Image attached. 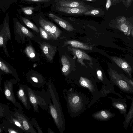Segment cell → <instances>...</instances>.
Returning a JSON list of instances; mask_svg holds the SVG:
<instances>
[{
  "label": "cell",
  "mask_w": 133,
  "mask_h": 133,
  "mask_svg": "<svg viewBox=\"0 0 133 133\" xmlns=\"http://www.w3.org/2000/svg\"><path fill=\"white\" fill-rule=\"evenodd\" d=\"M51 25L50 36L52 39L57 40L60 36L62 33V31L52 22H51Z\"/></svg>",
  "instance_id": "24"
},
{
  "label": "cell",
  "mask_w": 133,
  "mask_h": 133,
  "mask_svg": "<svg viewBox=\"0 0 133 133\" xmlns=\"http://www.w3.org/2000/svg\"><path fill=\"white\" fill-rule=\"evenodd\" d=\"M127 5V7H129L132 1V0H125Z\"/></svg>",
  "instance_id": "36"
},
{
  "label": "cell",
  "mask_w": 133,
  "mask_h": 133,
  "mask_svg": "<svg viewBox=\"0 0 133 133\" xmlns=\"http://www.w3.org/2000/svg\"><path fill=\"white\" fill-rule=\"evenodd\" d=\"M104 12L102 9L94 8L87 11L83 15L86 16L98 17L102 16L104 15Z\"/></svg>",
  "instance_id": "23"
},
{
  "label": "cell",
  "mask_w": 133,
  "mask_h": 133,
  "mask_svg": "<svg viewBox=\"0 0 133 133\" xmlns=\"http://www.w3.org/2000/svg\"><path fill=\"white\" fill-rule=\"evenodd\" d=\"M17 95L25 108L30 109L31 108V104L28 95L27 86L20 87L17 92Z\"/></svg>",
  "instance_id": "7"
},
{
  "label": "cell",
  "mask_w": 133,
  "mask_h": 133,
  "mask_svg": "<svg viewBox=\"0 0 133 133\" xmlns=\"http://www.w3.org/2000/svg\"><path fill=\"white\" fill-rule=\"evenodd\" d=\"M115 115L108 110H101L94 113L92 116L95 119L101 121H107Z\"/></svg>",
  "instance_id": "16"
},
{
  "label": "cell",
  "mask_w": 133,
  "mask_h": 133,
  "mask_svg": "<svg viewBox=\"0 0 133 133\" xmlns=\"http://www.w3.org/2000/svg\"><path fill=\"white\" fill-rule=\"evenodd\" d=\"M32 125H34L36 128L37 131L38 133H43L41 129L38 125L37 121L35 118H33L30 121Z\"/></svg>",
  "instance_id": "31"
},
{
  "label": "cell",
  "mask_w": 133,
  "mask_h": 133,
  "mask_svg": "<svg viewBox=\"0 0 133 133\" xmlns=\"http://www.w3.org/2000/svg\"><path fill=\"white\" fill-rule=\"evenodd\" d=\"M49 15L50 17L66 30L70 31L74 30L73 27L66 21L51 13L49 14Z\"/></svg>",
  "instance_id": "14"
},
{
  "label": "cell",
  "mask_w": 133,
  "mask_h": 133,
  "mask_svg": "<svg viewBox=\"0 0 133 133\" xmlns=\"http://www.w3.org/2000/svg\"><path fill=\"white\" fill-rule=\"evenodd\" d=\"M109 74L110 80L115 85L124 92L129 93H133V87L124 80L123 75L120 74L111 69L109 71Z\"/></svg>",
  "instance_id": "4"
},
{
  "label": "cell",
  "mask_w": 133,
  "mask_h": 133,
  "mask_svg": "<svg viewBox=\"0 0 133 133\" xmlns=\"http://www.w3.org/2000/svg\"><path fill=\"white\" fill-rule=\"evenodd\" d=\"M39 22L42 28H43L50 36V31L51 27V22L45 20L41 17H40L39 19Z\"/></svg>",
  "instance_id": "25"
},
{
  "label": "cell",
  "mask_w": 133,
  "mask_h": 133,
  "mask_svg": "<svg viewBox=\"0 0 133 133\" xmlns=\"http://www.w3.org/2000/svg\"><path fill=\"white\" fill-rule=\"evenodd\" d=\"M97 73L98 78L100 80L103 81V78L102 71L99 70L97 71Z\"/></svg>",
  "instance_id": "34"
},
{
  "label": "cell",
  "mask_w": 133,
  "mask_h": 133,
  "mask_svg": "<svg viewBox=\"0 0 133 133\" xmlns=\"http://www.w3.org/2000/svg\"><path fill=\"white\" fill-rule=\"evenodd\" d=\"M68 49L77 58V61L83 66H86L83 60H87L92 61V58L87 54L82 51L75 48L68 46Z\"/></svg>",
  "instance_id": "9"
},
{
  "label": "cell",
  "mask_w": 133,
  "mask_h": 133,
  "mask_svg": "<svg viewBox=\"0 0 133 133\" xmlns=\"http://www.w3.org/2000/svg\"><path fill=\"white\" fill-rule=\"evenodd\" d=\"M27 91L29 101L34 112H39L38 106L44 110L49 111V96L44 89L40 91L33 90L27 87Z\"/></svg>",
  "instance_id": "3"
},
{
  "label": "cell",
  "mask_w": 133,
  "mask_h": 133,
  "mask_svg": "<svg viewBox=\"0 0 133 133\" xmlns=\"http://www.w3.org/2000/svg\"><path fill=\"white\" fill-rule=\"evenodd\" d=\"M79 83L80 85L87 88L92 92L95 91L94 85L91 81L86 78L81 77L79 81Z\"/></svg>",
  "instance_id": "21"
},
{
  "label": "cell",
  "mask_w": 133,
  "mask_h": 133,
  "mask_svg": "<svg viewBox=\"0 0 133 133\" xmlns=\"http://www.w3.org/2000/svg\"><path fill=\"white\" fill-rule=\"evenodd\" d=\"M34 8L32 7H27L22 8V11L26 15H30L33 13Z\"/></svg>",
  "instance_id": "32"
},
{
  "label": "cell",
  "mask_w": 133,
  "mask_h": 133,
  "mask_svg": "<svg viewBox=\"0 0 133 133\" xmlns=\"http://www.w3.org/2000/svg\"><path fill=\"white\" fill-rule=\"evenodd\" d=\"M1 108H0V114H1Z\"/></svg>",
  "instance_id": "42"
},
{
  "label": "cell",
  "mask_w": 133,
  "mask_h": 133,
  "mask_svg": "<svg viewBox=\"0 0 133 133\" xmlns=\"http://www.w3.org/2000/svg\"><path fill=\"white\" fill-rule=\"evenodd\" d=\"M1 75H0V88H1Z\"/></svg>",
  "instance_id": "41"
},
{
  "label": "cell",
  "mask_w": 133,
  "mask_h": 133,
  "mask_svg": "<svg viewBox=\"0 0 133 133\" xmlns=\"http://www.w3.org/2000/svg\"><path fill=\"white\" fill-rule=\"evenodd\" d=\"M12 121L13 123L16 126L19 128L23 131H25L20 121L17 119L14 118H12Z\"/></svg>",
  "instance_id": "33"
},
{
  "label": "cell",
  "mask_w": 133,
  "mask_h": 133,
  "mask_svg": "<svg viewBox=\"0 0 133 133\" xmlns=\"http://www.w3.org/2000/svg\"><path fill=\"white\" fill-rule=\"evenodd\" d=\"M121 2L122 0H106V9L108 11L111 6L116 5Z\"/></svg>",
  "instance_id": "29"
},
{
  "label": "cell",
  "mask_w": 133,
  "mask_h": 133,
  "mask_svg": "<svg viewBox=\"0 0 133 133\" xmlns=\"http://www.w3.org/2000/svg\"><path fill=\"white\" fill-rule=\"evenodd\" d=\"M4 93L6 98L14 105L17 106V103L14 96L13 90V84L10 81L4 82Z\"/></svg>",
  "instance_id": "12"
},
{
  "label": "cell",
  "mask_w": 133,
  "mask_h": 133,
  "mask_svg": "<svg viewBox=\"0 0 133 133\" xmlns=\"http://www.w3.org/2000/svg\"><path fill=\"white\" fill-rule=\"evenodd\" d=\"M112 105L115 108L118 109L121 114L124 116L126 114L127 105L125 102L117 100L112 102Z\"/></svg>",
  "instance_id": "19"
},
{
  "label": "cell",
  "mask_w": 133,
  "mask_h": 133,
  "mask_svg": "<svg viewBox=\"0 0 133 133\" xmlns=\"http://www.w3.org/2000/svg\"><path fill=\"white\" fill-rule=\"evenodd\" d=\"M16 117L20 122L26 132L30 133H36L30 121L24 115L19 113L15 114Z\"/></svg>",
  "instance_id": "8"
},
{
  "label": "cell",
  "mask_w": 133,
  "mask_h": 133,
  "mask_svg": "<svg viewBox=\"0 0 133 133\" xmlns=\"http://www.w3.org/2000/svg\"><path fill=\"white\" fill-rule=\"evenodd\" d=\"M56 10L59 11L73 15L83 14L87 11L90 10L76 7H68L60 6L56 7Z\"/></svg>",
  "instance_id": "11"
},
{
  "label": "cell",
  "mask_w": 133,
  "mask_h": 133,
  "mask_svg": "<svg viewBox=\"0 0 133 133\" xmlns=\"http://www.w3.org/2000/svg\"><path fill=\"white\" fill-rule=\"evenodd\" d=\"M39 31L41 37L43 39L48 40L52 39L50 35L42 28H39Z\"/></svg>",
  "instance_id": "30"
},
{
  "label": "cell",
  "mask_w": 133,
  "mask_h": 133,
  "mask_svg": "<svg viewBox=\"0 0 133 133\" xmlns=\"http://www.w3.org/2000/svg\"><path fill=\"white\" fill-rule=\"evenodd\" d=\"M25 51L26 55L30 58H33L35 57V51L31 46L29 45L27 46L25 49Z\"/></svg>",
  "instance_id": "28"
},
{
  "label": "cell",
  "mask_w": 133,
  "mask_h": 133,
  "mask_svg": "<svg viewBox=\"0 0 133 133\" xmlns=\"http://www.w3.org/2000/svg\"><path fill=\"white\" fill-rule=\"evenodd\" d=\"M62 65V71L65 76H68L70 72V64L69 61L64 55L63 56L61 59Z\"/></svg>",
  "instance_id": "18"
},
{
  "label": "cell",
  "mask_w": 133,
  "mask_h": 133,
  "mask_svg": "<svg viewBox=\"0 0 133 133\" xmlns=\"http://www.w3.org/2000/svg\"><path fill=\"white\" fill-rule=\"evenodd\" d=\"M111 58L119 67L131 77L132 69L130 65L126 61L121 58L115 56H111Z\"/></svg>",
  "instance_id": "13"
},
{
  "label": "cell",
  "mask_w": 133,
  "mask_h": 133,
  "mask_svg": "<svg viewBox=\"0 0 133 133\" xmlns=\"http://www.w3.org/2000/svg\"><path fill=\"white\" fill-rule=\"evenodd\" d=\"M60 6L68 7H76L91 9L94 7L80 0H59Z\"/></svg>",
  "instance_id": "6"
},
{
  "label": "cell",
  "mask_w": 133,
  "mask_h": 133,
  "mask_svg": "<svg viewBox=\"0 0 133 133\" xmlns=\"http://www.w3.org/2000/svg\"><path fill=\"white\" fill-rule=\"evenodd\" d=\"M65 45H69L72 47L81 48L85 50H91L92 47L84 43L76 40H68L64 43Z\"/></svg>",
  "instance_id": "17"
},
{
  "label": "cell",
  "mask_w": 133,
  "mask_h": 133,
  "mask_svg": "<svg viewBox=\"0 0 133 133\" xmlns=\"http://www.w3.org/2000/svg\"><path fill=\"white\" fill-rule=\"evenodd\" d=\"M48 132L49 133H54L52 130L50 129V128H49L48 129Z\"/></svg>",
  "instance_id": "39"
},
{
  "label": "cell",
  "mask_w": 133,
  "mask_h": 133,
  "mask_svg": "<svg viewBox=\"0 0 133 133\" xmlns=\"http://www.w3.org/2000/svg\"><path fill=\"white\" fill-rule=\"evenodd\" d=\"M122 2L123 3L125 6L127 7V5L125 0H122Z\"/></svg>",
  "instance_id": "38"
},
{
  "label": "cell",
  "mask_w": 133,
  "mask_h": 133,
  "mask_svg": "<svg viewBox=\"0 0 133 133\" xmlns=\"http://www.w3.org/2000/svg\"><path fill=\"white\" fill-rule=\"evenodd\" d=\"M80 0L85 1H89V2H95L97 1V0Z\"/></svg>",
  "instance_id": "40"
},
{
  "label": "cell",
  "mask_w": 133,
  "mask_h": 133,
  "mask_svg": "<svg viewBox=\"0 0 133 133\" xmlns=\"http://www.w3.org/2000/svg\"><path fill=\"white\" fill-rule=\"evenodd\" d=\"M40 47L48 59L50 61L53 60L57 52L56 47L45 42L41 43Z\"/></svg>",
  "instance_id": "10"
},
{
  "label": "cell",
  "mask_w": 133,
  "mask_h": 133,
  "mask_svg": "<svg viewBox=\"0 0 133 133\" xmlns=\"http://www.w3.org/2000/svg\"><path fill=\"white\" fill-rule=\"evenodd\" d=\"M28 1L34 2H48L50 0H23Z\"/></svg>",
  "instance_id": "35"
},
{
  "label": "cell",
  "mask_w": 133,
  "mask_h": 133,
  "mask_svg": "<svg viewBox=\"0 0 133 133\" xmlns=\"http://www.w3.org/2000/svg\"><path fill=\"white\" fill-rule=\"evenodd\" d=\"M1 132V129L0 128V133Z\"/></svg>",
  "instance_id": "43"
},
{
  "label": "cell",
  "mask_w": 133,
  "mask_h": 133,
  "mask_svg": "<svg viewBox=\"0 0 133 133\" xmlns=\"http://www.w3.org/2000/svg\"><path fill=\"white\" fill-rule=\"evenodd\" d=\"M8 131L10 133H18V132L12 129H9Z\"/></svg>",
  "instance_id": "37"
},
{
  "label": "cell",
  "mask_w": 133,
  "mask_h": 133,
  "mask_svg": "<svg viewBox=\"0 0 133 133\" xmlns=\"http://www.w3.org/2000/svg\"><path fill=\"white\" fill-rule=\"evenodd\" d=\"M133 99H132L131 105L128 112L126 115V117L125 118L124 121L123 123V124L124 127L126 128H127L129 123L131 121L133 117Z\"/></svg>",
  "instance_id": "26"
},
{
  "label": "cell",
  "mask_w": 133,
  "mask_h": 133,
  "mask_svg": "<svg viewBox=\"0 0 133 133\" xmlns=\"http://www.w3.org/2000/svg\"><path fill=\"white\" fill-rule=\"evenodd\" d=\"M63 93L68 113L72 117L76 116L82 106L81 97L77 92L72 88L64 89Z\"/></svg>",
  "instance_id": "2"
},
{
  "label": "cell",
  "mask_w": 133,
  "mask_h": 133,
  "mask_svg": "<svg viewBox=\"0 0 133 133\" xmlns=\"http://www.w3.org/2000/svg\"><path fill=\"white\" fill-rule=\"evenodd\" d=\"M15 34L19 35L22 38L25 37L30 38L34 37L33 34L19 22H16L15 27Z\"/></svg>",
  "instance_id": "15"
},
{
  "label": "cell",
  "mask_w": 133,
  "mask_h": 133,
  "mask_svg": "<svg viewBox=\"0 0 133 133\" xmlns=\"http://www.w3.org/2000/svg\"><path fill=\"white\" fill-rule=\"evenodd\" d=\"M11 40V36L9 23L6 21L0 29V47H2L5 54L9 56L6 45L8 41Z\"/></svg>",
  "instance_id": "5"
},
{
  "label": "cell",
  "mask_w": 133,
  "mask_h": 133,
  "mask_svg": "<svg viewBox=\"0 0 133 133\" xmlns=\"http://www.w3.org/2000/svg\"><path fill=\"white\" fill-rule=\"evenodd\" d=\"M22 19L24 23L28 27L31 29L35 31L38 33L39 30L37 27L29 20L24 17H22Z\"/></svg>",
  "instance_id": "27"
},
{
  "label": "cell",
  "mask_w": 133,
  "mask_h": 133,
  "mask_svg": "<svg viewBox=\"0 0 133 133\" xmlns=\"http://www.w3.org/2000/svg\"><path fill=\"white\" fill-rule=\"evenodd\" d=\"M49 96V111L61 133L65 127V121L57 92L54 84L50 82L47 84Z\"/></svg>",
  "instance_id": "1"
},
{
  "label": "cell",
  "mask_w": 133,
  "mask_h": 133,
  "mask_svg": "<svg viewBox=\"0 0 133 133\" xmlns=\"http://www.w3.org/2000/svg\"><path fill=\"white\" fill-rule=\"evenodd\" d=\"M0 69L7 74H14L12 68L4 61L0 58Z\"/></svg>",
  "instance_id": "22"
},
{
  "label": "cell",
  "mask_w": 133,
  "mask_h": 133,
  "mask_svg": "<svg viewBox=\"0 0 133 133\" xmlns=\"http://www.w3.org/2000/svg\"><path fill=\"white\" fill-rule=\"evenodd\" d=\"M126 19L124 17H121L117 20V22L119 23V27L121 30L124 32L130 33L131 26L125 22Z\"/></svg>",
  "instance_id": "20"
}]
</instances>
